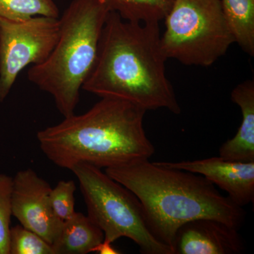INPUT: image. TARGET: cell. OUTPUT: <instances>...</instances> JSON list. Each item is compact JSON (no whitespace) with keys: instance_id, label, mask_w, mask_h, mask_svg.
<instances>
[{"instance_id":"obj_1","label":"cell","mask_w":254,"mask_h":254,"mask_svg":"<svg viewBox=\"0 0 254 254\" xmlns=\"http://www.w3.org/2000/svg\"><path fill=\"white\" fill-rule=\"evenodd\" d=\"M159 23H136L110 11L94 65L82 89L126 100L143 109L181 113L167 77Z\"/></svg>"},{"instance_id":"obj_2","label":"cell","mask_w":254,"mask_h":254,"mask_svg":"<svg viewBox=\"0 0 254 254\" xmlns=\"http://www.w3.org/2000/svg\"><path fill=\"white\" fill-rule=\"evenodd\" d=\"M141 201L150 231L173 250L177 230L187 222L215 219L240 230L246 211L198 174L168 168L149 159L105 169Z\"/></svg>"},{"instance_id":"obj_3","label":"cell","mask_w":254,"mask_h":254,"mask_svg":"<svg viewBox=\"0 0 254 254\" xmlns=\"http://www.w3.org/2000/svg\"><path fill=\"white\" fill-rule=\"evenodd\" d=\"M146 110L116 98H102L86 113L37 133L43 153L59 168L79 164L109 168L150 159L154 145L145 133Z\"/></svg>"},{"instance_id":"obj_4","label":"cell","mask_w":254,"mask_h":254,"mask_svg":"<svg viewBox=\"0 0 254 254\" xmlns=\"http://www.w3.org/2000/svg\"><path fill=\"white\" fill-rule=\"evenodd\" d=\"M109 12L100 0H73L60 18L54 49L46 61L28 71V80L53 97L64 118L74 114Z\"/></svg>"},{"instance_id":"obj_5","label":"cell","mask_w":254,"mask_h":254,"mask_svg":"<svg viewBox=\"0 0 254 254\" xmlns=\"http://www.w3.org/2000/svg\"><path fill=\"white\" fill-rule=\"evenodd\" d=\"M79 183L88 216L114 243L121 237L134 242L143 254H173L150 231L141 201L101 169L79 164L71 169Z\"/></svg>"},{"instance_id":"obj_6","label":"cell","mask_w":254,"mask_h":254,"mask_svg":"<svg viewBox=\"0 0 254 254\" xmlns=\"http://www.w3.org/2000/svg\"><path fill=\"white\" fill-rule=\"evenodd\" d=\"M160 38L167 59L209 66L235 43L220 0H173Z\"/></svg>"},{"instance_id":"obj_7","label":"cell","mask_w":254,"mask_h":254,"mask_svg":"<svg viewBox=\"0 0 254 254\" xmlns=\"http://www.w3.org/2000/svg\"><path fill=\"white\" fill-rule=\"evenodd\" d=\"M60 32V17L0 18V103L6 99L22 70L46 61Z\"/></svg>"},{"instance_id":"obj_8","label":"cell","mask_w":254,"mask_h":254,"mask_svg":"<svg viewBox=\"0 0 254 254\" xmlns=\"http://www.w3.org/2000/svg\"><path fill=\"white\" fill-rule=\"evenodd\" d=\"M51 187L31 168L20 170L13 177L11 208L20 225L40 235L50 245L59 233L62 224L50 203Z\"/></svg>"},{"instance_id":"obj_9","label":"cell","mask_w":254,"mask_h":254,"mask_svg":"<svg viewBox=\"0 0 254 254\" xmlns=\"http://www.w3.org/2000/svg\"><path fill=\"white\" fill-rule=\"evenodd\" d=\"M160 163L168 168L202 175L215 186L225 190L227 196L241 207L254 202V161H233L218 156Z\"/></svg>"},{"instance_id":"obj_10","label":"cell","mask_w":254,"mask_h":254,"mask_svg":"<svg viewBox=\"0 0 254 254\" xmlns=\"http://www.w3.org/2000/svg\"><path fill=\"white\" fill-rule=\"evenodd\" d=\"M245 245L239 230L215 219L184 224L174 240L173 254H238Z\"/></svg>"},{"instance_id":"obj_11","label":"cell","mask_w":254,"mask_h":254,"mask_svg":"<svg viewBox=\"0 0 254 254\" xmlns=\"http://www.w3.org/2000/svg\"><path fill=\"white\" fill-rule=\"evenodd\" d=\"M232 101L240 107L242 121L236 135L221 145L219 156L233 161H254V81L247 80L234 88Z\"/></svg>"},{"instance_id":"obj_12","label":"cell","mask_w":254,"mask_h":254,"mask_svg":"<svg viewBox=\"0 0 254 254\" xmlns=\"http://www.w3.org/2000/svg\"><path fill=\"white\" fill-rule=\"evenodd\" d=\"M103 240L104 234L91 219L76 212L63 222L52 248L54 254H87Z\"/></svg>"},{"instance_id":"obj_13","label":"cell","mask_w":254,"mask_h":254,"mask_svg":"<svg viewBox=\"0 0 254 254\" xmlns=\"http://www.w3.org/2000/svg\"><path fill=\"white\" fill-rule=\"evenodd\" d=\"M235 43L254 55V0H220Z\"/></svg>"},{"instance_id":"obj_14","label":"cell","mask_w":254,"mask_h":254,"mask_svg":"<svg viewBox=\"0 0 254 254\" xmlns=\"http://www.w3.org/2000/svg\"><path fill=\"white\" fill-rule=\"evenodd\" d=\"M109 11L136 23H159L168 14L173 0H100Z\"/></svg>"},{"instance_id":"obj_15","label":"cell","mask_w":254,"mask_h":254,"mask_svg":"<svg viewBox=\"0 0 254 254\" xmlns=\"http://www.w3.org/2000/svg\"><path fill=\"white\" fill-rule=\"evenodd\" d=\"M59 18L53 0H0V18L21 21L34 16Z\"/></svg>"},{"instance_id":"obj_16","label":"cell","mask_w":254,"mask_h":254,"mask_svg":"<svg viewBox=\"0 0 254 254\" xmlns=\"http://www.w3.org/2000/svg\"><path fill=\"white\" fill-rule=\"evenodd\" d=\"M9 254H54L51 245L21 225L11 227Z\"/></svg>"},{"instance_id":"obj_17","label":"cell","mask_w":254,"mask_h":254,"mask_svg":"<svg viewBox=\"0 0 254 254\" xmlns=\"http://www.w3.org/2000/svg\"><path fill=\"white\" fill-rule=\"evenodd\" d=\"M13 177L0 173V254H9Z\"/></svg>"},{"instance_id":"obj_18","label":"cell","mask_w":254,"mask_h":254,"mask_svg":"<svg viewBox=\"0 0 254 254\" xmlns=\"http://www.w3.org/2000/svg\"><path fill=\"white\" fill-rule=\"evenodd\" d=\"M76 185L72 180L60 181L50 193V203L54 215L64 222L73 216L75 211Z\"/></svg>"},{"instance_id":"obj_19","label":"cell","mask_w":254,"mask_h":254,"mask_svg":"<svg viewBox=\"0 0 254 254\" xmlns=\"http://www.w3.org/2000/svg\"><path fill=\"white\" fill-rule=\"evenodd\" d=\"M98 254H120L121 252L116 250L113 246V243L103 240L93 250V252Z\"/></svg>"}]
</instances>
